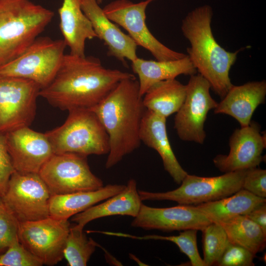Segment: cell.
I'll list each match as a JSON object with an SVG mask.
<instances>
[{
    "label": "cell",
    "mask_w": 266,
    "mask_h": 266,
    "mask_svg": "<svg viewBox=\"0 0 266 266\" xmlns=\"http://www.w3.org/2000/svg\"><path fill=\"white\" fill-rule=\"evenodd\" d=\"M132 73L104 67L98 58L65 54L52 81L39 96L53 106L68 111L91 109L100 103L123 79Z\"/></svg>",
    "instance_id": "1"
},
{
    "label": "cell",
    "mask_w": 266,
    "mask_h": 266,
    "mask_svg": "<svg viewBox=\"0 0 266 266\" xmlns=\"http://www.w3.org/2000/svg\"><path fill=\"white\" fill-rule=\"evenodd\" d=\"M105 129L109 150L105 163L110 168L140 144L141 124L146 111L135 76L123 79L91 108Z\"/></svg>",
    "instance_id": "2"
},
{
    "label": "cell",
    "mask_w": 266,
    "mask_h": 266,
    "mask_svg": "<svg viewBox=\"0 0 266 266\" xmlns=\"http://www.w3.org/2000/svg\"><path fill=\"white\" fill-rule=\"evenodd\" d=\"M213 9L208 4L190 11L182 21V33L190 44L187 54L191 63L222 99L233 85L229 76L239 51L226 50L215 39L211 23Z\"/></svg>",
    "instance_id": "3"
},
{
    "label": "cell",
    "mask_w": 266,
    "mask_h": 266,
    "mask_svg": "<svg viewBox=\"0 0 266 266\" xmlns=\"http://www.w3.org/2000/svg\"><path fill=\"white\" fill-rule=\"evenodd\" d=\"M54 15L30 0H0V66L22 54Z\"/></svg>",
    "instance_id": "4"
},
{
    "label": "cell",
    "mask_w": 266,
    "mask_h": 266,
    "mask_svg": "<svg viewBox=\"0 0 266 266\" xmlns=\"http://www.w3.org/2000/svg\"><path fill=\"white\" fill-rule=\"evenodd\" d=\"M68 112L63 125L45 133L54 154L72 153L87 157L108 154V136L94 112L77 108Z\"/></svg>",
    "instance_id": "5"
},
{
    "label": "cell",
    "mask_w": 266,
    "mask_h": 266,
    "mask_svg": "<svg viewBox=\"0 0 266 266\" xmlns=\"http://www.w3.org/2000/svg\"><path fill=\"white\" fill-rule=\"evenodd\" d=\"M247 169L202 177L188 174L176 189L166 192L138 190L143 200H169L181 205H197L229 196L242 188Z\"/></svg>",
    "instance_id": "6"
},
{
    "label": "cell",
    "mask_w": 266,
    "mask_h": 266,
    "mask_svg": "<svg viewBox=\"0 0 266 266\" xmlns=\"http://www.w3.org/2000/svg\"><path fill=\"white\" fill-rule=\"evenodd\" d=\"M66 47L63 39L38 37L22 54L0 66V76L29 79L43 89L55 76Z\"/></svg>",
    "instance_id": "7"
},
{
    "label": "cell",
    "mask_w": 266,
    "mask_h": 266,
    "mask_svg": "<svg viewBox=\"0 0 266 266\" xmlns=\"http://www.w3.org/2000/svg\"><path fill=\"white\" fill-rule=\"evenodd\" d=\"M51 195L94 191L103 186L91 170L87 156L65 153L54 154L38 173Z\"/></svg>",
    "instance_id": "8"
},
{
    "label": "cell",
    "mask_w": 266,
    "mask_h": 266,
    "mask_svg": "<svg viewBox=\"0 0 266 266\" xmlns=\"http://www.w3.org/2000/svg\"><path fill=\"white\" fill-rule=\"evenodd\" d=\"M156 0L134 3L129 0H116L106 5L103 11L111 21L128 33L137 46L145 48L156 60L167 61L183 58L187 54L169 48L150 32L146 24V9Z\"/></svg>",
    "instance_id": "9"
},
{
    "label": "cell",
    "mask_w": 266,
    "mask_h": 266,
    "mask_svg": "<svg viewBox=\"0 0 266 266\" xmlns=\"http://www.w3.org/2000/svg\"><path fill=\"white\" fill-rule=\"evenodd\" d=\"M51 193L38 173L15 171L0 199L19 222L49 216Z\"/></svg>",
    "instance_id": "10"
},
{
    "label": "cell",
    "mask_w": 266,
    "mask_h": 266,
    "mask_svg": "<svg viewBox=\"0 0 266 266\" xmlns=\"http://www.w3.org/2000/svg\"><path fill=\"white\" fill-rule=\"evenodd\" d=\"M40 90L32 80L0 76V133L29 127L36 114Z\"/></svg>",
    "instance_id": "11"
},
{
    "label": "cell",
    "mask_w": 266,
    "mask_h": 266,
    "mask_svg": "<svg viewBox=\"0 0 266 266\" xmlns=\"http://www.w3.org/2000/svg\"><path fill=\"white\" fill-rule=\"evenodd\" d=\"M210 89L208 82L199 73L190 76L186 84L185 99L174 120V129L180 139L203 143L207 114L218 104L210 94Z\"/></svg>",
    "instance_id": "12"
},
{
    "label": "cell",
    "mask_w": 266,
    "mask_h": 266,
    "mask_svg": "<svg viewBox=\"0 0 266 266\" xmlns=\"http://www.w3.org/2000/svg\"><path fill=\"white\" fill-rule=\"evenodd\" d=\"M70 226L68 220L50 216L19 222L18 239L43 265L54 266L64 258V250Z\"/></svg>",
    "instance_id": "13"
},
{
    "label": "cell",
    "mask_w": 266,
    "mask_h": 266,
    "mask_svg": "<svg viewBox=\"0 0 266 266\" xmlns=\"http://www.w3.org/2000/svg\"><path fill=\"white\" fill-rule=\"evenodd\" d=\"M265 133L261 135L260 126L252 121L248 126L236 129L229 139V154L217 155L213 160L215 166L224 173L257 167L264 160Z\"/></svg>",
    "instance_id": "14"
},
{
    "label": "cell",
    "mask_w": 266,
    "mask_h": 266,
    "mask_svg": "<svg viewBox=\"0 0 266 266\" xmlns=\"http://www.w3.org/2000/svg\"><path fill=\"white\" fill-rule=\"evenodd\" d=\"M7 149L15 171L38 173L54 154L45 133L25 127L4 133Z\"/></svg>",
    "instance_id": "15"
},
{
    "label": "cell",
    "mask_w": 266,
    "mask_h": 266,
    "mask_svg": "<svg viewBox=\"0 0 266 266\" xmlns=\"http://www.w3.org/2000/svg\"><path fill=\"white\" fill-rule=\"evenodd\" d=\"M211 223L196 205L179 204L157 208L142 203L131 225L146 230L171 232L195 229L201 231Z\"/></svg>",
    "instance_id": "16"
},
{
    "label": "cell",
    "mask_w": 266,
    "mask_h": 266,
    "mask_svg": "<svg viewBox=\"0 0 266 266\" xmlns=\"http://www.w3.org/2000/svg\"><path fill=\"white\" fill-rule=\"evenodd\" d=\"M81 6L90 21L97 38L106 46L108 56L115 58L125 66H127L126 59L133 62L138 58L137 44L107 18L96 0H81Z\"/></svg>",
    "instance_id": "17"
},
{
    "label": "cell",
    "mask_w": 266,
    "mask_h": 266,
    "mask_svg": "<svg viewBox=\"0 0 266 266\" xmlns=\"http://www.w3.org/2000/svg\"><path fill=\"white\" fill-rule=\"evenodd\" d=\"M166 119L146 109L141 124L140 139L158 153L165 169L176 183L180 184L188 173L179 163L171 147L166 132Z\"/></svg>",
    "instance_id": "18"
},
{
    "label": "cell",
    "mask_w": 266,
    "mask_h": 266,
    "mask_svg": "<svg viewBox=\"0 0 266 266\" xmlns=\"http://www.w3.org/2000/svg\"><path fill=\"white\" fill-rule=\"evenodd\" d=\"M266 96L265 80L233 85L218 103L214 113L230 115L238 122L241 127L247 126L257 107L265 102Z\"/></svg>",
    "instance_id": "19"
},
{
    "label": "cell",
    "mask_w": 266,
    "mask_h": 266,
    "mask_svg": "<svg viewBox=\"0 0 266 266\" xmlns=\"http://www.w3.org/2000/svg\"><path fill=\"white\" fill-rule=\"evenodd\" d=\"M60 28L71 55L85 56V42L97 37L81 6V0H63L58 9Z\"/></svg>",
    "instance_id": "20"
},
{
    "label": "cell",
    "mask_w": 266,
    "mask_h": 266,
    "mask_svg": "<svg viewBox=\"0 0 266 266\" xmlns=\"http://www.w3.org/2000/svg\"><path fill=\"white\" fill-rule=\"evenodd\" d=\"M137 189L136 181L129 180L124 188L118 194L95 204L73 216L71 221L82 227L90 222L112 215L136 216L142 203Z\"/></svg>",
    "instance_id": "21"
},
{
    "label": "cell",
    "mask_w": 266,
    "mask_h": 266,
    "mask_svg": "<svg viewBox=\"0 0 266 266\" xmlns=\"http://www.w3.org/2000/svg\"><path fill=\"white\" fill-rule=\"evenodd\" d=\"M131 66L134 73L138 76L139 94L141 97L156 83L174 79L181 74L191 76L197 72L188 55L180 59L167 61L137 58L132 62Z\"/></svg>",
    "instance_id": "22"
},
{
    "label": "cell",
    "mask_w": 266,
    "mask_h": 266,
    "mask_svg": "<svg viewBox=\"0 0 266 266\" xmlns=\"http://www.w3.org/2000/svg\"><path fill=\"white\" fill-rule=\"evenodd\" d=\"M125 186L109 184L94 191L51 195L49 215L58 219L68 220L75 214L118 194Z\"/></svg>",
    "instance_id": "23"
},
{
    "label": "cell",
    "mask_w": 266,
    "mask_h": 266,
    "mask_svg": "<svg viewBox=\"0 0 266 266\" xmlns=\"http://www.w3.org/2000/svg\"><path fill=\"white\" fill-rule=\"evenodd\" d=\"M186 96V85L174 78L153 84L142 97V101L146 109L166 118L178 111Z\"/></svg>",
    "instance_id": "24"
},
{
    "label": "cell",
    "mask_w": 266,
    "mask_h": 266,
    "mask_svg": "<svg viewBox=\"0 0 266 266\" xmlns=\"http://www.w3.org/2000/svg\"><path fill=\"white\" fill-rule=\"evenodd\" d=\"M265 202L266 198L256 196L242 188L229 196L196 206L212 222H218L245 215Z\"/></svg>",
    "instance_id": "25"
},
{
    "label": "cell",
    "mask_w": 266,
    "mask_h": 266,
    "mask_svg": "<svg viewBox=\"0 0 266 266\" xmlns=\"http://www.w3.org/2000/svg\"><path fill=\"white\" fill-rule=\"evenodd\" d=\"M217 223L225 230L229 241L256 255L266 246V233L245 215L235 216Z\"/></svg>",
    "instance_id": "26"
},
{
    "label": "cell",
    "mask_w": 266,
    "mask_h": 266,
    "mask_svg": "<svg viewBox=\"0 0 266 266\" xmlns=\"http://www.w3.org/2000/svg\"><path fill=\"white\" fill-rule=\"evenodd\" d=\"M83 227L70 226L64 250V257L69 266H85L98 244L88 238Z\"/></svg>",
    "instance_id": "27"
},
{
    "label": "cell",
    "mask_w": 266,
    "mask_h": 266,
    "mask_svg": "<svg viewBox=\"0 0 266 266\" xmlns=\"http://www.w3.org/2000/svg\"><path fill=\"white\" fill-rule=\"evenodd\" d=\"M197 232L195 229H188L182 231L177 235L163 236L157 234H150L139 236L122 233L106 232L109 235L125 237L138 240H161L172 242L179 248L181 252L186 255L190 260L192 266H205L203 259L201 258L197 245Z\"/></svg>",
    "instance_id": "28"
},
{
    "label": "cell",
    "mask_w": 266,
    "mask_h": 266,
    "mask_svg": "<svg viewBox=\"0 0 266 266\" xmlns=\"http://www.w3.org/2000/svg\"><path fill=\"white\" fill-rule=\"evenodd\" d=\"M203 261L205 266H217L229 241L224 229L212 222L202 231Z\"/></svg>",
    "instance_id": "29"
},
{
    "label": "cell",
    "mask_w": 266,
    "mask_h": 266,
    "mask_svg": "<svg viewBox=\"0 0 266 266\" xmlns=\"http://www.w3.org/2000/svg\"><path fill=\"white\" fill-rule=\"evenodd\" d=\"M42 262L17 240L0 256V266H41Z\"/></svg>",
    "instance_id": "30"
},
{
    "label": "cell",
    "mask_w": 266,
    "mask_h": 266,
    "mask_svg": "<svg viewBox=\"0 0 266 266\" xmlns=\"http://www.w3.org/2000/svg\"><path fill=\"white\" fill-rule=\"evenodd\" d=\"M19 222L0 199V250L19 240Z\"/></svg>",
    "instance_id": "31"
},
{
    "label": "cell",
    "mask_w": 266,
    "mask_h": 266,
    "mask_svg": "<svg viewBox=\"0 0 266 266\" xmlns=\"http://www.w3.org/2000/svg\"><path fill=\"white\" fill-rule=\"evenodd\" d=\"M256 256L247 249L229 241L217 266H253Z\"/></svg>",
    "instance_id": "32"
},
{
    "label": "cell",
    "mask_w": 266,
    "mask_h": 266,
    "mask_svg": "<svg viewBox=\"0 0 266 266\" xmlns=\"http://www.w3.org/2000/svg\"><path fill=\"white\" fill-rule=\"evenodd\" d=\"M242 188L256 196L266 198V170L257 167L247 169Z\"/></svg>",
    "instance_id": "33"
},
{
    "label": "cell",
    "mask_w": 266,
    "mask_h": 266,
    "mask_svg": "<svg viewBox=\"0 0 266 266\" xmlns=\"http://www.w3.org/2000/svg\"><path fill=\"white\" fill-rule=\"evenodd\" d=\"M15 171L4 134L0 133V199L4 195L9 179Z\"/></svg>",
    "instance_id": "34"
},
{
    "label": "cell",
    "mask_w": 266,
    "mask_h": 266,
    "mask_svg": "<svg viewBox=\"0 0 266 266\" xmlns=\"http://www.w3.org/2000/svg\"><path fill=\"white\" fill-rule=\"evenodd\" d=\"M245 215L258 225L266 233V202L257 206Z\"/></svg>",
    "instance_id": "35"
},
{
    "label": "cell",
    "mask_w": 266,
    "mask_h": 266,
    "mask_svg": "<svg viewBox=\"0 0 266 266\" xmlns=\"http://www.w3.org/2000/svg\"><path fill=\"white\" fill-rule=\"evenodd\" d=\"M99 4L102 2L103 0H96Z\"/></svg>",
    "instance_id": "36"
}]
</instances>
